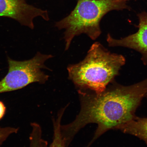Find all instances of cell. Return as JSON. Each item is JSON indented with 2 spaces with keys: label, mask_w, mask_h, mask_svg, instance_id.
<instances>
[{
  "label": "cell",
  "mask_w": 147,
  "mask_h": 147,
  "mask_svg": "<svg viewBox=\"0 0 147 147\" xmlns=\"http://www.w3.org/2000/svg\"><path fill=\"white\" fill-rule=\"evenodd\" d=\"M102 92L96 94L79 92L81 102L80 113L69 124L74 134L86 125L97 124L90 146L103 134L133 119L135 113L147 93V78L133 85L125 86L115 81Z\"/></svg>",
  "instance_id": "cell-1"
},
{
  "label": "cell",
  "mask_w": 147,
  "mask_h": 147,
  "mask_svg": "<svg viewBox=\"0 0 147 147\" xmlns=\"http://www.w3.org/2000/svg\"><path fill=\"white\" fill-rule=\"evenodd\" d=\"M125 62L123 55L112 53L95 42L84 60L68 67L69 79L78 91L90 90L99 94L114 80Z\"/></svg>",
  "instance_id": "cell-2"
},
{
  "label": "cell",
  "mask_w": 147,
  "mask_h": 147,
  "mask_svg": "<svg viewBox=\"0 0 147 147\" xmlns=\"http://www.w3.org/2000/svg\"><path fill=\"white\" fill-rule=\"evenodd\" d=\"M130 8L121 0H78L68 16L57 22L55 27L64 29L65 50L69 49L75 36L85 34L95 40L101 34L100 22L108 12Z\"/></svg>",
  "instance_id": "cell-3"
},
{
  "label": "cell",
  "mask_w": 147,
  "mask_h": 147,
  "mask_svg": "<svg viewBox=\"0 0 147 147\" xmlns=\"http://www.w3.org/2000/svg\"><path fill=\"white\" fill-rule=\"evenodd\" d=\"M53 57L38 52L34 57L23 61L8 57V72L0 81V93L17 90L34 83H45L49 76L42 70L49 69L45 62Z\"/></svg>",
  "instance_id": "cell-4"
},
{
  "label": "cell",
  "mask_w": 147,
  "mask_h": 147,
  "mask_svg": "<svg viewBox=\"0 0 147 147\" xmlns=\"http://www.w3.org/2000/svg\"><path fill=\"white\" fill-rule=\"evenodd\" d=\"M38 17L46 21L49 20L47 10L29 5L25 0H0V17L12 18L21 25L33 29L34 20Z\"/></svg>",
  "instance_id": "cell-5"
},
{
  "label": "cell",
  "mask_w": 147,
  "mask_h": 147,
  "mask_svg": "<svg viewBox=\"0 0 147 147\" xmlns=\"http://www.w3.org/2000/svg\"><path fill=\"white\" fill-rule=\"evenodd\" d=\"M138 30L135 34L117 39L108 34L107 41L110 47H122L134 49L141 55V60L147 65V12H143L138 15Z\"/></svg>",
  "instance_id": "cell-6"
},
{
  "label": "cell",
  "mask_w": 147,
  "mask_h": 147,
  "mask_svg": "<svg viewBox=\"0 0 147 147\" xmlns=\"http://www.w3.org/2000/svg\"><path fill=\"white\" fill-rule=\"evenodd\" d=\"M116 129L135 136L147 144V118L136 116L132 120L117 127Z\"/></svg>",
  "instance_id": "cell-7"
},
{
  "label": "cell",
  "mask_w": 147,
  "mask_h": 147,
  "mask_svg": "<svg viewBox=\"0 0 147 147\" xmlns=\"http://www.w3.org/2000/svg\"><path fill=\"white\" fill-rule=\"evenodd\" d=\"M64 112L63 110H60L58 113L57 117L53 120L54 138L52 143L49 147H66L61 130V119Z\"/></svg>",
  "instance_id": "cell-8"
},
{
  "label": "cell",
  "mask_w": 147,
  "mask_h": 147,
  "mask_svg": "<svg viewBox=\"0 0 147 147\" xmlns=\"http://www.w3.org/2000/svg\"><path fill=\"white\" fill-rule=\"evenodd\" d=\"M30 147H47V142L42 138V130L40 128L32 130L30 137Z\"/></svg>",
  "instance_id": "cell-9"
},
{
  "label": "cell",
  "mask_w": 147,
  "mask_h": 147,
  "mask_svg": "<svg viewBox=\"0 0 147 147\" xmlns=\"http://www.w3.org/2000/svg\"><path fill=\"white\" fill-rule=\"evenodd\" d=\"M18 131V128L11 127H0V146L9 136L12 134L17 133Z\"/></svg>",
  "instance_id": "cell-10"
},
{
  "label": "cell",
  "mask_w": 147,
  "mask_h": 147,
  "mask_svg": "<svg viewBox=\"0 0 147 147\" xmlns=\"http://www.w3.org/2000/svg\"><path fill=\"white\" fill-rule=\"evenodd\" d=\"M6 107L3 103L0 101V120L4 117L5 112H6Z\"/></svg>",
  "instance_id": "cell-11"
},
{
  "label": "cell",
  "mask_w": 147,
  "mask_h": 147,
  "mask_svg": "<svg viewBox=\"0 0 147 147\" xmlns=\"http://www.w3.org/2000/svg\"><path fill=\"white\" fill-rule=\"evenodd\" d=\"M121 1L124 2H125L127 3V1H130V0H121Z\"/></svg>",
  "instance_id": "cell-12"
},
{
  "label": "cell",
  "mask_w": 147,
  "mask_h": 147,
  "mask_svg": "<svg viewBox=\"0 0 147 147\" xmlns=\"http://www.w3.org/2000/svg\"><path fill=\"white\" fill-rule=\"evenodd\" d=\"M146 96L147 97V93L146 94Z\"/></svg>",
  "instance_id": "cell-13"
}]
</instances>
